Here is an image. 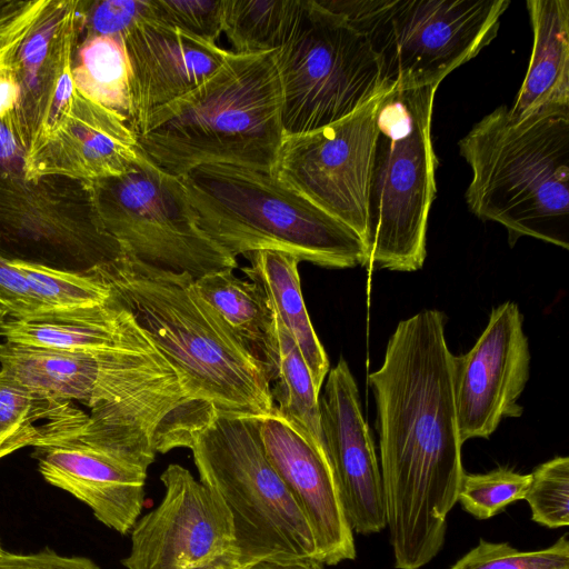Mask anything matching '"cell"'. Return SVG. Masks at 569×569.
Listing matches in <instances>:
<instances>
[{
  "label": "cell",
  "instance_id": "6da1fadb",
  "mask_svg": "<svg viewBox=\"0 0 569 569\" xmlns=\"http://www.w3.org/2000/svg\"><path fill=\"white\" fill-rule=\"evenodd\" d=\"M445 325L437 309L401 320L382 365L368 376L397 569H420L439 553L465 475Z\"/></svg>",
  "mask_w": 569,
  "mask_h": 569
},
{
  "label": "cell",
  "instance_id": "7a4b0ae2",
  "mask_svg": "<svg viewBox=\"0 0 569 569\" xmlns=\"http://www.w3.org/2000/svg\"><path fill=\"white\" fill-rule=\"evenodd\" d=\"M0 366L42 396L87 406L81 438L114 451L167 453L189 422L211 410L188 398L153 343L68 351L3 342Z\"/></svg>",
  "mask_w": 569,
  "mask_h": 569
},
{
  "label": "cell",
  "instance_id": "3957f363",
  "mask_svg": "<svg viewBox=\"0 0 569 569\" xmlns=\"http://www.w3.org/2000/svg\"><path fill=\"white\" fill-rule=\"evenodd\" d=\"M101 280L174 368L193 403L223 415L272 412L262 358L199 296L189 273L124 254Z\"/></svg>",
  "mask_w": 569,
  "mask_h": 569
},
{
  "label": "cell",
  "instance_id": "277c9868",
  "mask_svg": "<svg viewBox=\"0 0 569 569\" xmlns=\"http://www.w3.org/2000/svg\"><path fill=\"white\" fill-rule=\"evenodd\" d=\"M136 136L152 162L178 177L217 163L272 172L284 138L274 51H231L202 84L152 111Z\"/></svg>",
  "mask_w": 569,
  "mask_h": 569
},
{
  "label": "cell",
  "instance_id": "5b68a950",
  "mask_svg": "<svg viewBox=\"0 0 569 569\" xmlns=\"http://www.w3.org/2000/svg\"><path fill=\"white\" fill-rule=\"evenodd\" d=\"M458 146L472 173L465 199L475 216L503 226L511 247L531 237L569 248V107L516 119L500 106Z\"/></svg>",
  "mask_w": 569,
  "mask_h": 569
},
{
  "label": "cell",
  "instance_id": "8992f818",
  "mask_svg": "<svg viewBox=\"0 0 569 569\" xmlns=\"http://www.w3.org/2000/svg\"><path fill=\"white\" fill-rule=\"evenodd\" d=\"M18 87L0 66V258L86 277L124 256L104 229L91 181L28 176Z\"/></svg>",
  "mask_w": 569,
  "mask_h": 569
},
{
  "label": "cell",
  "instance_id": "52a82bcc",
  "mask_svg": "<svg viewBox=\"0 0 569 569\" xmlns=\"http://www.w3.org/2000/svg\"><path fill=\"white\" fill-rule=\"evenodd\" d=\"M203 232L233 257L279 250L333 269L369 264L365 241L272 172L199 166L181 177Z\"/></svg>",
  "mask_w": 569,
  "mask_h": 569
},
{
  "label": "cell",
  "instance_id": "ba28073f",
  "mask_svg": "<svg viewBox=\"0 0 569 569\" xmlns=\"http://www.w3.org/2000/svg\"><path fill=\"white\" fill-rule=\"evenodd\" d=\"M437 88L389 89L379 101L368 199L370 267L411 272L426 260L437 193L430 134Z\"/></svg>",
  "mask_w": 569,
  "mask_h": 569
},
{
  "label": "cell",
  "instance_id": "9c48e42d",
  "mask_svg": "<svg viewBox=\"0 0 569 569\" xmlns=\"http://www.w3.org/2000/svg\"><path fill=\"white\" fill-rule=\"evenodd\" d=\"M188 448L200 481L230 513V569L269 557L318 559L305 515L264 453L260 417L217 412L191 435Z\"/></svg>",
  "mask_w": 569,
  "mask_h": 569
},
{
  "label": "cell",
  "instance_id": "30bf717a",
  "mask_svg": "<svg viewBox=\"0 0 569 569\" xmlns=\"http://www.w3.org/2000/svg\"><path fill=\"white\" fill-rule=\"evenodd\" d=\"M367 40L387 90L439 83L497 36L509 0H318Z\"/></svg>",
  "mask_w": 569,
  "mask_h": 569
},
{
  "label": "cell",
  "instance_id": "8fae6325",
  "mask_svg": "<svg viewBox=\"0 0 569 569\" xmlns=\"http://www.w3.org/2000/svg\"><path fill=\"white\" fill-rule=\"evenodd\" d=\"M274 61L284 136L338 122L388 91L365 37L318 0H305Z\"/></svg>",
  "mask_w": 569,
  "mask_h": 569
},
{
  "label": "cell",
  "instance_id": "7c38bea8",
  "mask_svg": "<svg viewBox=\"0 0 569 569\" xmlns=\"http://www.w3.org/2000/svg\"><path fill=\"white\" fill-rule=\"evenodd\" d=\"M91 187L103 227L124 254L193 279L238 267L237 258L200 228L181 177L144 153L128 172L91 181Z\"/></svg>",
  "mask_w": 569,
  "mask_h": 569
},
{
  "label": "cell",
  "instance_id": "4fadbf2b",
  "mask_svg": "<svg viewBox=\"0 0 569 569\" xmlns=\"http://www.w3.org/2000/svg\"><path fill=\"white\" fill-rule=\"evenodd\" d=\"M381 97L338 122L308 133L284 136L272 171L280 181L351 228L367 247L369 183Z\"/></svg>",
  "mask_w": 569,
  "mask_h": 569
},
{
  "label": "cell",
  "instance_id": "5bb4252c",
  "mask_svg": "<svg viewBox=\"0 0 569 569\" xmlns=\"http://www.w3.org/2000/svg\"><path fill=\"white\" fill-rule=\"evenodd\" d=\"M82 26L81 0H41L0 61L18 87V119L30 157L69 114L76 92L72 66Z\"/></svg>",
  "mask_w": 569,
  "mask_h": 569
},
{
  "label": "cell",
  "instance_id": "9a60e30c",
  "mask_svg": "<svg viewBox=\"0 0 569 569\" xmlns=\"http://www.w3.org/2000/svg\"><path fill=\"white\" fill-rule=\"evenodd\" d=\"M160 480L163 498L132 527L131 550L122 565L127 569L229 568L234 537L222 500L178 463L169 465Z\"/></svg>",
  "mask_w": 569,
  "mask_h": 569
},
{
  "label": "cell",
  "instance_id": "2e32d148",
  "mask_svg": "<svg viewBox=\"0 0 569 569\" xmlns=\"http://www.w3.org/2000/svg\"><path fill=\"white\" fill-rule=\"evenodd\" d=\"M530 373V350L523 316L506 301L491 310L475 346L455 356L453 383L458 430L462 443L489 438L505 418H517Z\"/></svg>",
  "mask_w": 569,
  "mask_h": 569
},
{
  "label": "cell",
  "instance_id": "e0dca14e",
  "mask_svg": "<svg viewBox=\"0 0 569 569\" xmlns=\"http://www.w3.org/2000/svg\"><path fill=\"white\" fill-rule=\"evenodd\" d=\"M326 379L321 429L342 507L352 531L377 533L387 527L381 473L357 382L343 358Z\"/></svg>",
  "mask_w": 569,
  "mask_h": 569
},
{
  "label": "cell",
  "instance_id": "ac0fdd59",
  "mask_svg": "<svg viewBox=\"0 0 569 569\" xmlns=\"http://www.w3.org/2000/svg\"><path fill=\"white\" fill-rule=\"evenodd\" d=\"M264 453L305 515L318 559L333 566L357 556L328 455L310 443L278 412L260 417Z\"/></svg>",
  "mask_w": 569,
  "mask_h": 569
},
{
  "label": "cell",
  "instance_id": "d6986e66",
  "mask_svg": "<svg viewBox=\"0 0 569 569\" xmlns=\"http://www.w3.org/2000/svg\"><path fill=\"white\" fill-rule=\"evenodd\" d=\"M121 38L131 69L128 122L134 133L152 111L198 88L231 53L152 18Z\"/></svg>",
  "mask_w": 569,
  "mask_h": 569
},
{
  "label": "cell",
  "instance_id": "ffe728a7",
  "mask_svg": "<svg viewBox=\"0 0 569 569\" xmlns=\"http://www.w3.org/2000/svg\"><path fill=\"white\" fill-rule=\"evenodd\" d=\"M142 156L124 117L76 90L67 119L28 159L27 171L32 180L61 176L94 181L128 172Z\"/></svg>",
  "mask_w": 569,
  "mask_h": 569
},
{
  "label": "cell",
  "instance_id": "44dd1931",
  "mask_svg": "<svg viewBox=\"0 0 569 569\" xmlns=\"http://www.w3.org/2000/svg\"><path fill=\"white\" fill-rule=\"evenodd\" d=\"M43 479L92 510L104 526L127 533L141 513L147 470L82 443L37 448Z\"/></svg>",
  "mask_w": 569,
  "mask_h": 569
},
{
  "label": "cell",
  "instance_id": "7402d4cb",
  "mask_svg": "<svg viewBox=\"0 0 569 569\" xmlns=\"http://www.w3.org/2000/svg\"><path fill=\"white\" fill-rule=\"evenodd\" d=\"M0 337L9 343L68 351L141 348L152 343L114 293L99 306L9 318L0 325Z\"/></svg>",
  "mask_w": 569,
  "mask_h": 569
},
{
  "label": "cell",
  "instance_id": "603a6c76",
  "mask_svg": "<svg viewBox=\"0 0 569 569\" xmlns=\"http://www.w3.org/2000/svg\"><path fill=\"white\" fill-rule=\"evenodd\" d=\"M533 33L527 73L509 111L516 119L569 107V1L528 0Z\"/></svg>",
  "mask_w": 569,
  "mask_h": 569
},
{
  "label": "cell",
  "instance_id": "cb8c5ba5",
  "mask_svg": "<svg viewBox=\"0 0 569 569\" xmlns=\"http://www.w3.org/2000/svg\"><path fill=\"white\" fill-rule=\"evenodd\" d=\"M88 417L72 401L42 396L0 369V445L8 455L73 439Z\"/></svg>",
  "mask_w": 569,
  "mask_h": 569
},
{
  "label": "cell",
  "instance_id": "d4e9b609",
  "mask_svg": "<svg viewBox=\"0 0 569 569\" xmlns=\"http://www.w3.org/2000/svg\"><path fill=\"white\" fill-rule=\"evenodd\" d=\"M246 257L250 264L242 268L243 273L263 291L272 311L296 341L320 391L330 363L303 301L300 260L279 250H259Z\"/></svg>",
  "mask_w": 569,
  "mask_h": 569
},
{
  "label": "cell",
  "instance_id": "484cf974",
  "mask_svg": "<svg viewBox=\"0 0 569 569\" xmlns=\"http://www.w3.org/2000/svg\"><path fill=\"white\" fill-rule=\"evenodd\" d=\"M261 358L274 410L310 443L327 453L320 420V391L296 341L272 309Z\"/></svg>",
  "mask_w": 569,
  "mask_h": 569
},
{
  "label": "cell",
  "instance_id": "4316f807",
  "mask_svg": "<svg viewBox=\"0 0 569 569\" xmlns=\"http://www.w3.org/2000/svg\"><path fill=\"white\" fill-rule=\"evenodd\" d=\"M72 79L74 89L83 97L129 119L131 69L122 38H81Z\"/></svg>",
  "mask_w": 569,
  "mask_h": 569
},
{
  "label": "cell",
  "instance_id": "83f0119b",
  "mask_svg": "<svg viewBox=\"0 0 569 569\" xmlns=\"http://www.w3.org/2000/svg\"><path fill=\"white\" fill-rule=\"evenodd\" d=\"M305 0H222V32L232 52L253 54L280 49L289 39Z\"/></svg>",
  "mask_w": 569,
  "mask_h": 569
},
{
  "label": "cell",
  "instance_id": "f1b7e54d",
  "mask_svg": "<svg viewBox=\"0 0 569 569\" xmlns=\"http://www.w3.org/2000/svg\"><path fill=\"white\" fill-rule=\"evenodd\" d=\"M232 271H213L194 279V289L261 357L271 307L256 282L241 279Z\"/></svg>",
  "mask_w": 569,
  "mask_h": 569
},
{
  "label": "cell",
  "instance_id": "f546056e",
  "mask_svg": "<svg viewBox=\"0 0 569 569\" xmlns=\"http://www.w3.org/2000/svg\"><path fill=\"white\" fill-rule=\"evenodd\" d=\"M14 263L26 276L46 312L99 306L113 296L110 286L94 277L22 262Z\"/></svg>",
  "mask_w": 569,
  "mask_h": 569
},
{
  "label": "cell",
  "instance_id": "4dcf8cb0",
  "mask_svg": "<svg viewBox=\"0 0 569 569\" xmlns=\"http://www.w3.org/2000/svg\"><path fill=\"white\" fill-rule=\"evenodd\" d=\"M530 475L499 467L487 473L463 475L458 492L461 507L477 519L492 518L515 501L523 500Z\"/></svg>",
  "mask_w": 569,
  "mask_h": 569
},
{
  "label": "cell",
  "instance_id": "1f68e13d",
  "mask_svg": "<svg viewBox=\"0 0 569 569\" xmlns=\"http://www.w3.org/2000/svg\"><path fill=\"white\" fill-rule=\"evenodd\" d=\"M449 569H569V540L563 535L552 546L521 551L508 542L480 539Z\"/></svg>",
  "mask_w": 569,
  "mask_h": 569
},
{
  "label": "cell",
  "instance_id": "d6a6232c",
  "mask_svg": "<svg viewBox=\"0 0 569 569\" xmlns=\"http://www.w3.org/2000/svg\"><path fill=\"white\" fill-rule=\"evenodd\" d=\"M531 519L548 528L569 525V458L556 457L530 473L525 497Z\"/></svg>",
  "mask_w": 569,
  "mask_h": 569
},
{
  "label": "cell",
  "instance_id": "836d02e7",
  "mask_svg": "<svg viewBox=\"0 0 569 569\" xmlns=\"http://www.w3.org/2000/svg\"><path fill=\"white\" fill-rule=\"evenodd\" d=\"M151 14L210 43L222 33V0H151Z\"/></svg>",
  "mask_w": 569,
  "mask_h": 569
},
{
  "label": "cell",
  "instance_id": "e575fe53",
  "mask_svg": "<svg viewBox=\"0 0 569 569\" xmlns=\"http://www.w3.org/2000/svg\"><path fill=\"white\" fill-rule=\"evenodd\" d=\"M81 38L122 37L139 21L151 18V0H81ZM80 38V39H81Z\"/></svg>",
  "mask_w": 569,
  "mask_h": 569
},
{
  "label": "cell",
  "instance_id": "d590c367",
  "mask_svg": "<svg viewBox=\"0 0 569 569\" xmlns=\"http://www.w3.org/2000/svg\"><path fill=\"white\" fill-rule=\"evenodd\" d=\"M0 308L10 318L21 319L46 312L23 272L14 262L0 258Z\"/></svg>",
  "mask_w": 569,
  "mask_h": 569
},
{
  "label": "cell",
  "instance_id": "8d00e7d4",
  "mask_svg": "<svg viewBox=\"0 0 569 569\" xmlns=\"http://www.w3.org/2000/svg\"><path fill=\"white\" fill-rule=\"evenodd\" d=\"M0 569H100L86 557H64L51 550L30 555L2 551Z\"/></svg>",
  "mask_w": 569,
  "mask_h": 569
},
{
  "label": "cell",
  "instance_id": "74e56055",
  "mask_svg": "<svg viewBox=\"0 0 569 569\" xmlns=\"http://www.w3.org/2000/svg\"><path fill=\"white\" fill-rule=\"evenodd\" d=\"M40 3L41 0H0V61Z\"/></svg>",
  "mask_w": 569,
  "mask_h": 569
},
{
  "label": "cell",
  "instance_id": "f35d334b",
  "mask_svg": "<svg viewBox=\"0 0 569 569\" xmlns=\"http://www.w3.org/2000/svg\"><path fill=\"white\" fill-rule=\"evenodd\" d=\"M242 569H323V563L316 558L269 557L256 560Z\"/></svg>",
  "mask_w": 569,
  "mask_h": 569
},
{
  "label": "cell",
  "instance_id": "ab89813d",
  "mask_svg": "<svg viewBox=\"0 0 569 569\" xmlns=\"http://www.w3.org/2000/svg\"><path fill=\"white\" fill-rule=\"evenodd\" d=\"M7 313L0 308V325L6 320Z\"/></svg>",
  "mask_w": 569,
  "mask_h": 569
},
{
  "label": "cell",
  "instance_id": "60d3db41",
  "mask_svg": "<svg viewBox=\"0 0 569 569\" xmlns=\"http://www.w3.org/2000/svg\"><path fill=\"white\" fill-rule=\"evenodd\" d=\"M8 453L6 452V450L2 448V446L0 445V459L4 456H7Z\"/></svg>",
  "mask_w": 569,
  "mask_h": 569
},
{
  "label": "cell",
  "instance_id": "b9f144b4",
  "mask_svg": "<svg viewBox=\"0 0 569 569\" xmlns=\"http://www.w3.org/2000/svg\"><path fill=\"white\" fill-rule=\"evenodd\" d=\"M213 569H229V568L224 565H219V566L214 567Z\"/></svg>",
  "mask_w": 569,
  "mask_h": 569
},
{
  "label": "cell",
  "instance_id": "7bdbcfd3",
  "mask_svg": "<svg viewBox=\"0 0 569 569\" xmlns=\"http://www.w3.org/2000/svg\"><path fill=\"white\" fill-rule=\"evenodd\" d=\"M2 551H3V550L1 549V546H0V555H1V552H2Z\"/></svg>",
  "mask_w": 569,
  "mask_h": 569
}]
</instances>
